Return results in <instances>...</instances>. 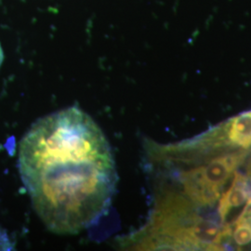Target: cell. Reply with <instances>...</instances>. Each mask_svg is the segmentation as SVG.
Here are the masks:
<instances>
[{
    "label": "cell",
    "instance_id": "1",
    "mask_svg": "<svg viewBox=\"0 0 251 251\" xmlns=\"http://www.w3.org/2000/svg\"><path fill=\"white\" fill-rule=\"evenodd\" d=\"M18 164L36 214L53 233L74 234L94 225L116 192L107 139L76 106L34 123L20 143Z\"/></svg>",
    "mask_w": 251,
    "mask_h": 251
},
{
    "label": "cell",
    "instance_id": "2",
    "mask_svg": "<svg viewBox=\"0 0 251 251\" xmlns=\"http://www.w3.org/2000/svg\"><path fill=\"white\" fill-rule=\"evenodd\" d=\"M218 129L227 147L249 150L251 147V111L233 117Z\"/></svg>",
    "mask_w": 251,
    "mask_h": 251
},
{
    "label": "cell",
    "instance_id": "3",
    "mask_svg": "<svg viewBox=\"0 0 251 251\" xmlns=\"http://www.w3.org/2000/svg\"><path fill=\"white\" fill-rule=\"evenodd\" d=\"M12 250V244L10 242L7 233L0 227V251Z\"/></svg>",
    "mask_w": 251,
    "mask_h": 251
},
{
    "label": "cell",
    "instance_id": "4",
    "mask_svg": "<svg viewBox=\"0 0 251 251\" xmlns=\"http://www.w3.org/2000/svg\"><path fill=\"white\" fill-rule=\"evenodd\" d=\"M247 174H248V178L250 179V181L251 182V157L248 164V168H247Z\"/></svg>",
    "mask_w": 251,
    "mask_h": 251
},
{
    "label": "cell",
    "instance_id": "5",
    "mask_svg": "<svg viewBox=\"0 0 251 251\" xmlns=\"http://www.w3.org/2000/svg\"><path fill=\"white\" fill-rule=\"evenodd\" d=\"M3 60H4V52H3L2 47H1V44H0V66H1V64L3 63Z\"/></svg>",
    "mask_w": 251,
    "mask_h": 251
}]
</instances>
